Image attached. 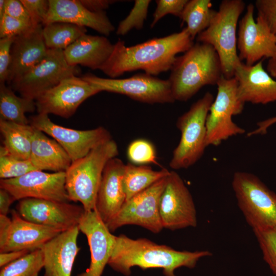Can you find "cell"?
I'll use <instances>...</instances> for the list:
<instances>
[{
  "label": "cell",
  "mask_w": 276,
  "mask_h": 276,
  "mask_svg": "<svg viewBox=\"0 0 276 276\" xmlns=\"http://www.w3.org/2000/svg\"><path fill=\"white\" fill-rule=\"evenodd\" d=\"M194 43L186 28L179 32L130 47L119 39L100 70L112 79L137 70L155 76L170 71L177 55L186 52Z\"/></svg>",
  "instance_id": "1"
},
{
  "label": "cell",
  "mask_w": 276,
  "mask_h": 276,
  "mask_svg": "<svg viewBox=\"0 0 276 276\" xmlns=\"http://www.w3.org/2000/svg\"><path fill=\"white\" fill-rule=\"evenodd\" d=\"M212 255L209 250H177L146 238L132 239L120 235L116 237L108 265L126 276L130 274L131 268L133 266L143 269L160 268L165 276H176L174 271L177 268H193L200 259Z\"/></svg>",
  "instance_id": "2"
},
{
  "label": "cell",
  "mask_w": 276,
  "mask_h": 276,
  "mask_svg": "<svg viewBox=\"0 0 276 276\" xmlns=\"http://www.w3.org/2000/svg\"><path fill=\"white\" fill-rule=\"evenodd\" d=\"M168 79L175 101H188L203 86L217 85L223 76L219 56L211 45L197 42L177 56Z\"/></svg>",
  "instance_id": "3"
},
{
  "label": "cell",
  "mask_w": 276,
  "mask_h": 276,
  "mask_svg": "<svg viewBox=\"0 0 276 276\" xmlns=\"http://www.w3.org/2000/svg\"><path fill=\"white\" fill-rule=\"evenodd\" d=\"M118 154L117 144L111 139L73 162L65 172V188L70 201L81 202L85 211L95 210L104 168Z\"/></svg>",
  "instance_id": "4"
},
{
  "label": "cell",
  "mask_w": 276,
  "mask_h": 276,
  "mask_svg": "<svg viewBox=\"0 0 276 276\" xmlns=\"http://www.w3.org/2000/svg\"><path fill=\"white\" fill-rule=\"evenodd\" d=\"M245 7L242 0H223L209 26L199 34L197 42L209 44L216 51L223 76L234 77L236 67L242 61L237 53V28Z\"/></svg>",
  "instance_id": "5"
},
{
  "label": "cell",
  "mask_w": 276,
  "mask_h": 276,
  "mask_svg": "<svg viewBox=\"0 0 276 276\" xmlns=\"http://www.w3.org/2000/svg\"><path fill=\"white\" fill-rule=\"evenodd\" d=\"M214 100L213 95L207 91L178 118L176 126L181 136L169 163L172 169H187L203 155L206 147V121Z\"/></svg>",
  "instance_id": "6"
},
{
  "label": "cell",
  "mask_w": 276,
  "mask_h": 276,
  "mask_svg": "<svg viewBox=\"0 0 276 276\" xmlns=\"http://www.w3.org/2000/svg\"><path fill=\"white\" fill-rule=\"evenodd\" d=\"M232 186L238 207L252 229L276 226V194L258 177L236 171Z\"/></svg>",
  "instance_id": "7"
},
{
  "label": "cell",
  "mask_w": 276,
  "mask_h": 276,
  "mask_svg": "<svg viewBox=\"0 0 276 276\" xmlns=\"http://www.w3.org/2000/svg\"><path fill=\"white\" fill-rule=\"evenodd\" d=\"M217 86V96L210 106L206 121V147L217 146L232 136L245 132L232 119L233 116L242 113L245 105L238 97L236 78L222 76Z\"/></svg>",
  "instance_id": "8"
},
{
  "label": "cell",
  "mask_w": 276,
  "mask_h": 276,
  "mask_svg": "<svg viewBox=\"0 0 276 276\" xmlns=\"http://www.w3.org/2000/svg\"><path fill=\"white\" fill-rule=\"evenodd\" d=\"M81 77L100 92L120 94L151 104L175 101L168 79H161L146 73L136 74L124 79L104 78L90 73Z\"/></svg>",
  "instance_id": "9"
},
{
  "label": "cell",
  "mask_w": 276,
  "mask_h": 276,
  "mask_svg": "<svg viewBox=\"0 0 276 276\" xmlns=\"http://www.w3.org/2000/svg\"><path fill=\"white\" fill-rule=\"evenodd\" d=\"M78 66L69 65L63 50L48 49L45 57L32 68L14 79L11 88L22 97L35 101L65 78L77 76Z\"/></svg>",
  "instance_id": "10"
},
{
  "label": "cell",
  "mask_w": 276,
  "mask_h": 276,
  "mask_svg": "<svg viewBox=\"0 0 276 276\" xmlns=\"http://www.w3.org/2000/svg\"><path fill=\"white\" fill-rule=\"evenodd\" d=\"M167 177L126 201L106 224L109 230L112 232L124 225H136L153 233H159L164 228L159 213V201Z\"/></svg>",
  "instance_id": "11"
},
{
  "label": "cell",
  "mask_w": 276,
  "mask_h": 276,
  "mask_svg": "<svg viewBox=\"0 0 276 276\" xmlns=\"http://www.w3.org/2000/svg\"><path fill=\"white\" fill-rule=\"evenodd\" d=\"M29 124L53 137L65 150L74 162L87 154L99 145L111 139L104 127L85 130L61 126L53 123L48 114L38 113L30 117Z\"/></svg>",
  "instance_id": "12"
},
{
  "label": "cell",
  "mask_w": 276,
  "mask_h": 276,
  "mask_svg": "<svg viewBox=\"0 0 276 276\" xmlns=\"http://www.w3.org/2000/svg\"><path fill=\"white\" fill-rule=\"evenodd\" d=\"M159 213L164 228L174 231L197 224V212L192 196L179 175L171 171L159 201Z\"/></svg>",
  "instance_id": "13"
},
{
  "label": "cell",
  "mask_w": 276,
  "mask_h": 276,
  "mask_svg": "<svg viewBox=\"0 0 276 276\" xmlns=\"http://www.w3.org/2000/svg\"><path fill=\"white\" fill-rule=\"evenodd\" d=\"M255 6L249 4L239 22L237 49L240 59L252 65L262 59H276L275 35L259 16L254 18Z\"/></svg>",
  "instance_id": "14"
},
{
  "label": "cell",
  "mask_w": 276,
  "mask_h": 276,
  "mask_svg": "<svg viewBox=\"0 0 276 276\" xmlns=\"http://www.w3.org/2000/svg\"><path fill=\"white\" fill-rule=\"evenodd\" d=\"M0 188L8 191L15 200L33 198L70 201L65 188V172L34 170L18 177L1 179Z\"/></svg>",
  "instance_id": "15"
},
{
  "label": "cell",
  "mask_w": 276,
  "mask_h": 276,
  "mask_svg": "<svg viewBox=\"0 0 276 276\" xmlns=\"http://www.w3.org/2000/svg\"><path fill=\"white\" fill-rule=\"evenodd\" d=\"M11 218L0 214V252L40 248L61 231L37 224L22 218L17 211Z\"/></svg>",
  "instance_id": "16"
},
{
  "label": "cell",
  "mask_w": 276,
  "mask_h": 276,
  "mask_svg": "<svg viewBox=\"0 0 276 276\" xmlns=\"http://www.w3.org/2000/svg\"><path fill=\"white\" fill-rule=\"evenodd\" d=\"M100 92L81 77L72 76L39 96L35 100L36 109L38 113L67 119L85 100Z\"/></svg>",
  "instance_id": "17"
},
{
  "label": "cell",
  "mask_w": 276,
  "mask_h": 276,
  "mask_svg": "<svg viewBox=\"0 0 276 276\" xmlns=\"http://www.w3.org/2000/svg\"><path fill=\"white\" fill-rule=\"evenodd\" d=\"M16 209L24 219L61 232L78 226L85 211L68 202L33 198L19 200Z\"/></svg>",
  "instance_id": "18"
},
{
  "label": "cell",
  "mask_w": 276,
  "mask_h": 276,
  "mask_svg": "<svg viewBox=\"0 0 276 276\" xmlns=\"http://www.w3.org/2000/svg\"><path fill=\"white\" fill-rule=\"evenodd\" d=\"M78 226L87 239L90 263L85 272L77 276H101L112 252L116 236L111 234L96 210L84 211Z\"/></svg>",
  "instance_id": "19"
},
{
  "label": "cell",
  "mask_w": 276,
  "mask_h": 276,
  "mask_svg": "<svg viewBox=\"0 0 276 276\" xmlns=\"http://www.w3.org/2000/svg\"><path fill=\"white\" fill-rule=\"evenodd\" d=\"M238 95L244 103L265 105L276 102V80L265 71L263 61L252 65L242 61L236 67Z\"/></svg>",
  "instance_id": "20"
},
{
  "label": "cell",
  "mask_w": 276,
  "mask_h": 276,
  "mask_svg": "<svg viewBox=\"0 0 276 276\" xmlns=\"http://www.w3.org/2000/svg\"><path fill=\"white\" fill-rule=\"evenodd\" d=\"M49 5L43 26L54 22H67L90 28L105 36L115 30L105 11L91 12L80 0H49Z\"/></svg>",
  "instance_id": "21"
},
{
  "label": "cell",
  "mask_w": 276,
  "mask_h": 276,
  "mask_svg": "<svg viewBox=\"0 0 276 276\" xmlns=\"http://www.w3.org/2000/svg\"><path fill=\"white\" fill-rule=\"evenodd\" d=\"M125 169V164L116 157L107 162L103 170L95 210L106 224L126 202L123 185Z\"/></svg>",
  "instance_id": "22"
},
{
  "label": "cell",
  "mask_w": 276,
  "mask_h": 276,
  "mask_svg": "<svg viewBox=\"0 0 276 276\" xmlns=\"http://www.w3.org/2000/svg\"><path fill=\"white\" fill-rule=\"evenodd\" d=\"M42 30V24H39L15 37L11 49L8 84L39 63L47 56L48 49Z\"/></svg>",
  "instance_id": "23"
},
{
  "label": "cell",
  "mask_w": 276,
  "mask_h": 276,
  "mask_svg": "<svg viewBox=\"0 0 276 276\" xmlns=\"http://www.w3.org/2000/svg\"><path fill=\"white\" fill-rule=\"evenodd\" d=\"M78 226L62 232L43 244L44 276H71L75 258L80 248L77 245Z\"/></svg>",
  "instance_id": "24"
},
{
  "label": "cell",
  "mask_w": 276,
  "mask_h": 276,
  "mask_svg": "<svg viewBox=\"0 0 276 276\" xmlns=\"http://www.w3.org/2000/svg\"><path fill=\"white\" fill-rule=\"evenodd\" d=\"M114 44L104 36L85 34L63 50L67 63L72 66L100 70L111 55Z\"/></svg>",
  "instance_id": "25"
},
{
  "label": "cell",
  "mask_w": 276,
  "mask_h": 276,
  "mask_svg": "<svg viewBox=\"0 0 276 276\" xmlns=\"http://www.w3.org/2000/svg\"><path fill=\"white\" fill-rule=\"evenodd\" d=\"M30 160L38 170L66 172L72 162L68 154L55 140L34 128Z\"/></svg>",
  "instance_id": "26"
},
{
  "label": "cell",
  "mask_w": 276,
  "mask_h": 276,
  "mask_svg": "<svg viewBox=\"0 0 276 276\" xmlns=\"http://www.w3.org/2000/svg\"><path fill=\"white\" fill-rule=\"evenodd\" d=\"M34 128L0 119V131L3 137L2 147L6 153L21 159H30Z\"/></svg>",
  "instance_id": "27"
},
{
  "label": "cell",
  "mask_w": 276,
  "mask_h": 276,
  "mask_svg": "<svg viewBox=\"0 0 276 276\" xmlns=\"http://www.w3.org/2000/svg\"><path fill=\"white\" fill-rule=\"evenodd\" d=\"M170 171L163 168L154 170L146 165H125L123 185L126 201L147 189L159 180L167 177Z\"/></svg>",
  "instance_id": "28"
},
{
  "label": "cell",
  "mask_w": 276,
  "mask_h": 276,
  "mask_svg": "<svg viewBox=\"0 0 276 276\" xmlns=\"http://www.w3.org/2000/svg\"><path fill=\"white\" fill-rule=\"evenodd\" d=\"M36 109L35 101L17 96L10 87L0 83V119L28 125L29 119L25 113Z\"/></svg>",
  "instance_id": "29"
},
{
  "label": "cell",
  "mask_w": 276,
  "mask_h": 276,
  "mask_svg": "<svg viewBox=\"0 0 276 276\" xmlns=\"http://www.w3.org/2000/svg\"><path fill=\"white\" fill-rule=\"evenodd\" d=\"M212 7L210 0H190L186 4L180 18L186 23V28L193 40L208 28L215 15L217 10Z\"/></svg>",
  "instance_id": "30"
},
{
  "label": "cell",
  "mask_w": 276,
  "mask_h": 276,
  "mask_svg": "<svg viewBox=\"0 0 276 276\" xmlns=\"http://www.w3.org/2000/svg\"><path fill=\"white\" fill-rule=\"evenodd\" d=\"M85 27L63 22H54L43 26L42 35L48 49L64 50L86 34Z\"/></svg>",
  "instance_id": "31"
},
{
  "label": "cell",
  "mask_w": 276,
  "mask_h": 276,
  "mask_svg": "<svg viewBox=\"0 0 276 276\" xmlns=\"http://www.w3.org/2000/svg\"><path fill=\"white\" fill-rule=\"evenodd\" d=\"M44 266V255L39 248L3 267L0 276H38Z\"/></svg>",
  "instance_id": "32"
},
{
  "label": "cell",
  "mask_w": 276,
  "mask_h": 276,
  "mask_svg": "<svg viewBox=\"0 0 276 276\" xmlns=\"http://www.w3.org/2000/svg\"><path fill=\"white\" fill-rule=\"evenodd\" d=\"M263 259L276 276V226L252 229Z\"/></svg>",
  "instance_id": "33"
},
{
  "label": "cell",
  "mask_w": 276,
  "mask_h": 276,
  "mask_svg": "<svg viewBox=\"0 0 276 276\" xmlns=\"http://www.w3.org/2000/svg\"><path fill=\"white\" fill-rule=\"evenodd\" d=\"M38 170L30 159H21L6 153L0 147V178L9 179L20 177L30 172Z\"/></svg>",
  "instance_id": "34"
},
{
  "label": "cell",
  "mask_w": 276,
  "mask_h": 276,
  "mask_svg": "<svg viewBox=\"0 0 276 276\" xmlns=\"http://www.w3.org/2000/svg\"><path fill=\"white\" fill-rule=\"evenodd\" d=\"M151 1L135 0L129 14L120 22L116 31L118 35L124 36L133 29L141 30L146 19Z\"/></svg>",
  "instance_id": "35"
},
{
  "label": "cell",
  "mask_w": 276,
  "mask_h": 276,
  "mask_svg": "<svg viewBox=\"0 0 276 276\" xmlns=\"http://www.w3.org/2000/svg\"><path fill=\"white\" fill-rule=\"evenodd\" d=\"M127 155L129 160L134 165H159L154 146L147 140L140 139L131 142L127 148Z\"/></svg>",
  "instance_id": "36"
},
{
  "label": "cell",
  "mask_w": 276,
  "mask_h": 276,
  "mask_svg": "<svg viewBox=\"0 0 276 276\" xmlns=\"http://www.w3.org/2000/svg\"><path fill=\"white\" fill-rule=\"evenodd\" d=\"M156 7L153 14L151 28L164 16L170 14L180 18L182 10L188 0H156Z\"/></svg>",
  "instance_id": "37"
},
{
  "label": "cell",
  "mask_w": 276,
  "mask_h": 276,
  "mask_svg": "<svg viewBox=\"0 0 276 276\" xmlns=\"http://www.w3.org/2000/svg\"><path fill=\"white\" fill-rule=\"evenodd\" d=\"M34 26L5 14L0 19V37H15L27 32Z\"/></svg>",
  "instance_id": "38"
},
{
  "label": "cell",
  "mask_w": 276,
  "mask_h": 276,
  "mask_svg": "<svg viewBox=\"0 0 276 276\" xmlns=\"http://www.w3.org/2000/svg\"><path fill=\"white\" fill-rule=\"evenodd\" d=\"M255 7L270 32L276 35V0H257Z\"/></svg>",
  "instance_id": "39"
},
{
  "label": "cell",
  "mask_w": 276,
  "mask_h": 276,
  "mask_svg": "<svg viewBox=\"0 0 276 276\" xmlns=\"http://www.w3.org/2000/svg\"><path fill=\"white\" fill-rule=\"evenodd\" d=\"M34 26L42 24L49 10V0H20Z\"/></svg>",
  "instance_id": "40"
},
{
  "label": "cell",
  "mask_w": 276,
  "mask_h": 276,
  "mask_svg": "<svg viewBox=\"0 0 276 276\" xmlns=\"http://www.w3.org/2000/svg\"><path fill=\"white\" fill-rule=\"evenodd\" d=\"M15 37L0 39V83H5L8 79L11 60V49Z\"/></svg>",
  "instance_id": "41"
},
{
  "label": "cell",
  "mask_w": 276,
  "mask_h": 276,
  "mask_svg": "<svg viewBox=\"0 0 276 276\" xmlns=\"http://www.w3.org/2000/svg\"><path fill=\"white\" fill-rule=\"evenodd\" d=\"M5 14L33 25L28 12L20 1L6 0Z\"/></svg>",
  "instance_id": "42"
},
{
  "label": "cell",
  "mask_w": 276,
  "mask_h": 276,
  "mask_svg": "<svg viewBox=\"0 0 276 276\" xmlns=\"http://www.w3.org/2000/svg\"><path fill=\"white\" fill-rule=\"evenodd\" d=\"M81 3L88 10L93 12L105 11L109 6L116 1L111 0H80Z\"/></svg>",
  "instance_id": "43"
},
{
  "label": "cell",
  "mask_w": 276,
  "mask_h": 276,
  "mask_svg": "<svg viewBox=\"0 0 276 276\" xmlns=\"http://www.w3.org/2000/svg\"><path fill=\"white\" fill-rule=\"evenodd\" d=\"M31 251L22 250L13 251L0 254V267H3L6 265L24 257Z\"/></svg>",
  "instance_id": "44"
},
{
  "label": "cell",
  "mask_w": 276,
  "mask_h": 276,
  "mask_svg": "<svg viewBox=\"0 0 276 276\" xmlns=\"http://www.w3.org/2000/svg\"><path fill=\"white\" fill-rule=\"evenodd\" d=\"M15 200L13 196L7 190L0 189V214L7 215L12 203Z\"/></svg>",
  "instance_id": "45"
},
{
  "label": "cell",
  "mask_w": 276,
  "mask_h": 276,
  "mask_svg": "<svg viewBox=\"0 0 276 276\" xmlns=\"http://www.w3.org/2000/svg\"><path fill=\"white\" fill-rule=\"evenodd\" d=\"M275 123L276 116L260 121L257 123V128L254 130L248 132L247 136H251L255 135L265 134L267 133L268 129Z\"/></svg>",
  "instance_id": "46"
},
{
  "label": "cell",
  "mask_w": 276,
  "mask_h": 276,
  "mask_svg": "<svg viewBox=\"0 0 276 276\" xmlns=\"http://www.w3.org/2000/svg\"><path fill=\"white\" fill-rule=\"evenodd\" d=\"M276 40V35H275ZM267 72L273 78L276 79V59H269L267 65Z\"/></svg>",
  "instance_id": "47"
},
{
  "label": "cell",
  "mask_w": 276,
  "mask_h": 276,
  "mask_svg": "<svg viewBox=\"0 0 276 276\" xmlns=\"http://www.w3.org/2000/svg\"><path fill=\"white\" fill-rule=\"evenodd\" d=\"M6 0L0 1V19H1L5 15V6Z\"/></svg>",
  "instance_id": "48"
}]
</instances>
